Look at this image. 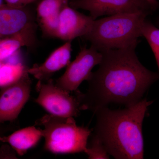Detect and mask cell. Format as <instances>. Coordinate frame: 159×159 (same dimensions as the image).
Here are the masks:
<instances>
[{
  "mask_svg": "<svg viewBox=\"0 0 159 159\" xmlns=\"http://www.w3.org/2000/svg\"><path fill=\"white\" fill-rule=\"evenodd\" d=\"M42 137L41 128L31 126L15 130L10 134L1 137L0 141L3 143L9 144L18 155L21 156L37 145Z\"/></svg>",
  "mask_w": 159,
  "mask_h": 159,
  "instance_id": "cell-12",
  "label": "cell"
},
{
  "mask_svg": "<svg viewBox=\"0 0 159 159\" xmlns=\"http://www.w3.org/2000/svg\"><path fill=\"white\" fill-rule=\"evenodd\" d=\"M7 5L16 7H25L26 5L33 2L36 0H5Z\"/></svg>",
  "mask_w": 159,
  "mask_h": 159,
  "instance_id": "cell-21",
  "label": "cell"
},
{
  "mask_svg": "<svg viewBox=\"0 0 159 159\" xmlns=\"http://www.w3.org/2000/svg\"><path fill=\"white\" fill-rule=\"evenodd\" d=\"M94 20L72 8L69 4L63 7L59 14V24L57 37L72 41L77 37H83L88 32Z\"/></svg>",
  "mask_w": 159,
  "mask_h": 159,
  "instance_id": "cell-9",
  "label": "cell"
},
{
  "mask_svg": "<svg viewBox=\"0 0 159 159\" xmlns=\"http://www.w3.org/2000/svg\"><path fill=\"white\" fill-rule=\"evenodd\" d=\"M150 5L152 9H155L158 6L157 0H145Z\"/></svg>",
  "mask_w": 159,
  "mask_h": 159,
  "instance_id": "cell-22",
  "label": "cell"
},
{
  "mask_svg": "<svg viewBox=\"0 0 159 159\" xmlns=\"http://www.w3.org/2000/svg\"><path fill=\"white\" fill-rule=\"evenodd\" d=\"M72 51L71 41L66 42L64 44L54 50L44 62L41 64H34L28 69V73L38 81H47L54 73L68 66L70 63Z\"/></svg>",
  "mask_w": 159,
  "mask_h": 159,
  "instance_id": "cell-11",
  "label": "cell"
},
{
  "mask_svg": "<svg viewBox=\"0 0 159 159\" xmlns=\"http://www.w3.org/2000/svg\"><path fill=\"white\" fill-rule=\"evenodd\" d=\"M69 6L74 9L89 11L93 19L102 16L123 13L146 12L153 9L145 0H71Z\"/></svg>",
  "mask_w": 159,
  "mask_h": 159,
  "instance_id": "cell-8",
  "label": "cell"
},
{
  "mask_svg": "<svg viewBox=\"0 0 159 159\" xmlns=\"http://www.w3.org/2000/svg\"><path fill=\"white\" fill-rule=\"evenodd\" d=\"M27 68L21 63H4L0 68V89L16 82Z\"/></svg>",
  "mask_w": 159,
  "mask_h": 159,
  "instance_id": "cell-14",
  "label": "cell"
},
{
  "mask_svg": "<svg viewBox=\"0 0 159 159\" xmlns=\"http://www.w3.org/2000/svg\"><path fill=\"white\" fill-rule=\"evenodd\" d=\"M3 1H4V0H0V6H2V5L4 4V3H3Z\"/></svg>",
  "mask_w": 159,
  "mask_h": 159,
  "instance_id": "cell-23",
  "label": "cell"
},
{
  "mask_svg": "<svg viewBox=\"0 0 159 159\" xmlns=\"http://www.w3.org/2000/svg\"><path fill=\"white\" fill-rule=\"evenodd\" d=\"M102 54L93 46L81 48L75 59L67 66L64 74L56 80L58 87L69 93L77 90L80 84L87 80L93 68L101 62Z\"/></svg>",
  "mask_w": 159,
  "mask_h": 159,
  "instance_id": "cell-6",
  "label": "cell"
},
{
  "mask_svg": "<svg viewBox=\"0 0 159 159\" xmlns=\"http://www.w3.org/2000/svg\"><path fill=\"white\" fill-rule=\"evenodd\" d=\"M59 14L60 13L52 15L39 20L43 33L47 36L57 37L59 27Z\"/></svg>",
  "mask_w": 159,
  "mask_h": 159,
  "instance_id": "cell-18",
  "label": "cell"
},
{
  "mask_svg": "<svg viewBox=\"0 0 159 159\" xmlns=\"http://www.w3.org/2000/svg\"><path fill=\"white\" fill-rule=\"evenodd\" d=\"M16 152L10 145L3 143L0 146V159H17Z\"/></svg>",
  "mask_w": 159,
  "mask_h": 159,
  "instance_id": "cell-19",
  "label": "cell"
},
{
  "mask_svg": "<svg viewBox=\"0 0 159 159\" xmlns=\"http://www.w3.org/2000/svg\"><path fill=\"white\" fill-rule=\"evenodd\" d=\"M18 128V125L14 124H6L5 123H0V138L7 135L9 133L12 132ZM3 144L0 141V146Z\"/></svg>",
  "mask_w": 159,
  "mask_h": 159,
  "instance_id": "cell-20",
  "label": "cell"
},
{
  "mask_svg": "<svg viewBox=\"0 0 159 159\" xmlns=\"http://www.w3.org/2000/svg\"><path fill=\"white\" fill-rule=\"evenodd\" d=\"M70 0H42L37 7L39 19L59 13L63 7L69 3Z\"/></svg>",
  "mask_w": 159,
  "mask_h": 159,
  "instance_id": "cell-16",
  "label": "cell"
},
{
  "mask_svg": "<svg viewBox=\"0 0 159 159\" xmlns=\"http://www.w3.org/2000/svg\"><path fill=\"white\" fill-rule=\"evenodd\" d=\"M35 29L0 39V61L10 58L21 47H31L35 43Z\"/></svg>",
  "mask_w": 159,
  "mask_h": 159,
  "instance_id": "cell-13",
  "label": "cell"
},
{
  "mask_svg": "<svg viewBox=\"0 0 159 159\" xmlns=\"http://www.w3.org/2000/svg\"><path fill=\"white\" fill-rule=\"evenodd\" d=\"M28 69L16 82L0 89V123L14 122L29 100L31 81Z\"/></svg>",
  "mask_w": 159,
  "mask_h": 159,
  "instance_id": "cell-7",
  "label": "cell"
},
{
  "mask_svg": "<svg viewBox=\"0 0 159 159\" xmlns=\"http://www.w3.org/2000/svg\"><path fill=\"white\" fill-rule=\"evenodd\" d=\"M35 29L31 12L24 7L3 4L0 6V38Z\"/></svg>",
  "mask_w": 159,
  "mask_h": 159,
  "instance_id": "cell-10",
  "label": "cell"
},
{
  "mask_svg": "<svg viewBox=\"0 0 159 159\" xmlns=\"http://www.w3.org/2000/svg\"><path fill=\"white\" fill-rule=\"evenodd\" d=\"M45 140V150L54 154L84 152L92 133L88 127L78 126L74 117L47 114L35 122Z\"/></svg>",
  "mask_w": 159,
  "mask_h": 159,
  "instance_id": "cell-4",
  "label": "cell"
},
{
  "mask_svg": "<svg viewBox=\"0 0 159 159\" xmlns=\"http://www.w3.org/2000/svg\"><path fill=\"white\" fill-rule=\"evenodd\" d=\"M152 102L144 99L123 109L105 107L94 112L96 123L92 134L101 140L109 155L117 159H143L142 124Z\"/></svg>",
  "mask_w": 159,
  "mask_h": 159,
  "instance_id": "cell-2",
  "label": "cell"
},
{
  "mask_svg": "<svg viewBox=\"0 0 159 159\" xmlns=\"http://www.w3.org/2000/svg\"><path fill=\"white\" fill-rule=\"evenodd\" d=\"M90 139L88 142L86 149L84 153L87 155L89 159H109V155L106 150L101 140L91 133Z\"/></svg>",
  "mask_w": 159,
  "mask_h": 159,
  "instance_id": "cell-17",
  "label": "cell"
},
{
  "mask_svg": "<svg viewBox=\"0 0 159 159\" xmlns=\"http://www.w3.org/2000/svg\"><path fill=\"white\" fill-rule=\"evenodd\" d=\"M36 89L38 96L34 102L50 115L74 118L79 115L81 110L76 97L58 87L51 78L38 81Z\"/></svg>",
  "mask_w": 159,
  "mask_h": 159,
  "instance_id": "cell-5",
  "label": "cell"
},
{
  "mask_svg": "<svg viewBox=\"0 0 159 159\" xmlns=\"http://www.w3.org/2000/svg\"><path fill=\"white\" fill-rule=\"evenodd\" d=\"M142 37L147 40L153 52L159 72V29L145 20L141 28Z\"/></svg>",
  "mask_w": 159,
  "mask_h": 159,
  "instance_id": "cell-15",
  "label": "cell"
},
{
  "mask_svg": "<svg viewBox=\"0 0 159 159\" xmlns=\"http://www.w3.org/2000/svg\"><path fill=\"white\" fill-rule=\"evenodd\" d=\"M150 13H119L94 20L84 38L99 52L111 49L136 48L142 37V24Z\"/></svg>",
  "mask_w": 159,
  "mask_h": 159,
  "instance_id": "cell-3",
  "label": "cell"
},
{
  "mask_svg": "<svg viewBox=\"0 0 159 159\" xmlns=\"http://www.w3.org/2000/svg\"><path fill=\"white\" fill-rule=\"evenodd\" d=\"M135 50L130 48L100 52L101 62L87 80V90L74 92L81 111L94 113L112 103L129 107L142 99L149 87L159 80V72L145 68Z\"/></svg>",
  "mask_w": 159,
  "mask_h": 159,
  "instance_id": "cell-1",
  "label": "cell"
},
{
  "mask_svg": "<svg viewBox=\"0 0 159 159\" xmlns=\"http://www.w3.org/2000/svg\"><path fill=\"white\" fill-rule=\"evenodd\" d=\"M0 39H1V38H0Z\"/></svg>",
  "mask_w": 159,
  "mask_h": 159,
  "instance_id": "cell-25",
  "label": "cell"
},
{
  "mask_svg": "<svg viewBox=\"0 0 159 159\" xmlns=\"http://www.w3.org/2000/svg\"><path fill=\"white\" fill-rule=\"evenodd\" d=\"M3 62H1L0 61V68H1V66H2V64Z\"/></svg>",
  "mask_w": 159,
  "mask_h": 159,
  "instance_id": "cell-24",
  "label": "cell"
}]
</instances>
